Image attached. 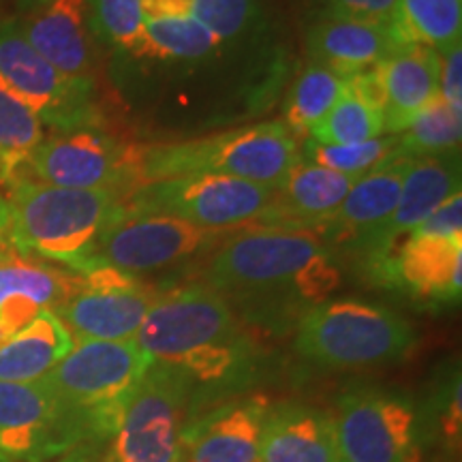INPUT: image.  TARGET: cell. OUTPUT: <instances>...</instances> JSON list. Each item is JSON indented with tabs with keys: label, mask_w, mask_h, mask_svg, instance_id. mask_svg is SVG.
<instances>
[{
	"label": "cell",
	"mask_w": 462,
	"mask_h": 462,
	"mask_svg": "<svg viewBox=\"0 0 462 462\" xmlns=\"http://www.w3.org/2000/svg\"><path fill=\"white\" fill-rule=\"evenodd\" d=\"M133 340L150 360L189 381L195 413L236 396L257 377L251 334L231 304L208 285L161 293Z\"/></svg>",
	"instance_id": "cell-1"
},
{
	"label": "cell",
	"mask_w": 462,
	"mask_h": 462,
	"mask_svg": "<svg viewBox=\"0 0 462 462\" xmlns=\"http://www.w3.org/2000/svg\"><path fill=\"white\" fill-rule=\"evenodd\" d=\"M338 282L330 246L306 229L242 231L218 248L206 270L208 287L262 321L302 319Z\"/></svg>",
	"instance_id": "cell-2"
},
{
	"label": "cell",
	"mask_w": 462,
	"mask_h": 462,
	"mask_svg": "<svg viewBox=\"0 0 462 462\" xmlns=\"http://www.w3.org/2000/svg\"><path fill=\"white\" fill-rule=\"evenodd\" d=\"M9 187V238L15 251L58 262L75 274L126 199L112 189H62L31 178H15Z\"/></svg>",
	"instance_id": "cell-3"
},
{
	"label": "cell",
	"mask_w": 462,
	"mask_h": 462,
	"mask_svg": "<svg viewBox=\"0 0 462 462\" xmlns=\"http://www.w3.org/2000/svg\"><path fill=\"white\" fill-rule=\"evenodd\" d=\"M298 135L285 123H259L199 140L133 146L137 187L189 173H217L279 189L300 163Z\"/></svg>",
	"instance_id": "cell-4"
},
{
	"label": "cell",
	"mask_w": 462,
	"mask_h": 462,
	"mask_svg": "<svg viewBox=\"0 0 462 462\" xmlns=\"http://www.w3.org/2000/svg\"><path fill=\"white\" fill-rule=\"evenodd\" d=\"M150 362L135 340H75L43 381L71 409L88 443L107 441Z\"/></svg>",
	"instance_id": "cell-5"
},
{
	"label": "cell",
	"mask_w": 462,
	"mask_h": 462,
	"mask_svg": "<svg viewBox=\"0 0 462 462\" xmlns=\"http://www.w3.org/2000/svg\"><path fill=\"white\" fill-rule=\"evenodd\" d=\"M418 343L411 323L383 306L343 298L306 310L296 351L326 368H366L402 360Z\"/></svg>",
	"instance_id": "cell-6"
},
{
	"label": "cell",
	"mask_w": 462,
	"mask_h": 462,
	"mask_svg": "<svg viewBox=\"0 0 462 462\" xmlns=\"http://www.w3.org/2000/svg\"><path fill=\"white\" fill-rule=\"evenodd\" d=\"M195 415L189 381L150 362L114 432L109 462H184V432Z\"/></svg>",
	"instance_id": "cell-7"
},
{
	"label": "cell",
	"mask_w": 462,
	"mask_h": 462,
	"mask_svg": "<svg viewBox=\"0 0 462 462\" xmlns=\"http://www.w3.org/2000/svg\"><path fill=\"white\" fill-rule=\"evenodd\" d=\"M274 195L276 189L240 178L189 173L142 184L131 190L125 208L140 215L180 218L199 229L223 234L225 229L259 221Z\"/></svg>",
	"instance_id": "cell-8"
},
{
	"label": "cell",
	"mask_w": 462,
	"mask_h": 462,
	"mask_svg": "<svg viewBox=\"0 0 462 462\" xmlns=\"http://www.w3.org/2000/svg\"><path fill=\"white\" fill-rule=\"evenodd\" d=\"M0 78L56 131L88 129L99 123L95 84L62 75L26 42L17 20L0 22Z\"/></svg>",
	"instance_id": "cell-9"
},
{
	"label": "cell",
	"mask_w": 462,
	"mask_h": 462,
	"mask_svg": "<svg viewBox=\"0 0 462 462\" xmlns=\"http://www.w3.org/2000/svg\"><path fill=\"white\" fill-rule=\"evenodd\" d=\"M217 238V231L199 229L180 218L140 215L123 206L101 234L79 274L101 265L131 276L157 273L195 257Z\"/></svg>",
	"instance_id": "cell-10"
},
{
	"label": "cell",
	"mask_w": 462,
	"mask_h": 462,
	"mask_svg": "<svg viewBox=\"0 0 462 462\" xmlns=\"http://www.w3.org/2000/svg\"><path fill=\"white\" fill-rule=\"evenodd\" d=\"M332 420L343 462H420V413L409 398L349 392Z\"/></svg>",
	"instance_id": "cell-11"
},
{
	"label": "cell",
	"mask_w": 462,
	"mask_h": 462,
	"mask_svg": "<svg viewBox=\"0 0 462 462\" xmlns=\"http://www.w3.org/2000/svg\"><path fill=\"white\" fill-rule=\"evenodd\" d=\"M88 443L78 418L43 379L0 381V454L11 462H45Z\"/></svg>",
	"instance_id": "cell-12"
},
{
	"label": "cell",
	"mask_w": 462,
	"mask_h": 462,
	"mask_svg": "<svg viewBox=\"0 0 462 462\" xmlns=\"http://www.w3.org/2000/svg\"><path fill=\"white\" fill-rule=\"evenodd\" d=\"M37 182L62 189H112L129 198L137 189L133 146L95 126L43 137L26 161Z\"/></svg>",
	"instance_id": "cell-13"
},
{
	"label": "cell",
	"mask_w": 462,
	"mask_h": 462,
	"mask_svg": "<svg viewBox=\"0 0 462 462\" xmlns=\"http://www.w3.org/2000/svg\"><path fill=\"white\" fill-rule=\"evenodd\" d=\"M84 285L54 313L75 340H133L140 332L159 291L120 270L92 268Z\"/></svg>",
	"instance_id": "cell-14"
},
{
	"label": "cell",
	"mask_w": 462,
	"mask_h": 462,
	"mask_svg": "<svg viewBox=\"0 0 462 462\" xmlns=\"http://www.w3.org/2000/svg\"><path fill=\"white\" fill-rule=\"evenodd\" d=\"M273 402L242 394L201 409L184 432V462H259V443Z\"/></svg>",
	"instance_id": "cell-15"
},
{
	"label": "cell",
	"mask_w": 462,
	"mask_h": 462,
	"mask_svg": "<svg viewBox=\"0 0 462 462\" xmlns=\"http://www.w3.org/2000/svg\"><path fill=\"white\" fill-rule=\"evenodd\" d=\"M413 159L411 154L398 152L357 178L343 204L321 231H326L334 242L360 248L368 255L381 229L388 225L392 212L396 210L402 182L411 170Z\"/></svg>",
	"instance_id": "cell-16"
},
{
	"label": "cell",
	"mask_w": 462,
	"mask_h": 462,
	"mask_svg": "<svg viewBox=\"0 0 462 462\" xmlns=\"http://www.w3.org/2000/svg\"><path fill=\"white\" fill-rule=\"evenodd\" d=\"M454 195H460L458 152L415 157L402 182L396 210L374 240L368 259H373L377 268L388 262L401 240L407 238L420 223H424Z\"/></svg>",
	"instance_id": "cell-17"
},
{
	"label": "cell",
	"mask_w": 462,
	"mask_h": 462,
	"mask_svg": "<svg viewBox=\"0 0 462 462\" xmlns=\"http://www.w3.org/2000/svg\"><path fill=\"white\" fill-rule=\"evenodd\" d=\"M17 24L32 50L51 67L71 79L95 84L88 0H50Z\"/></svg>",
	"instance_id": "cell-18"
},
{
	"label": "cell",
	"mask_w": 462,
	"mask_h": 462,
	"mask_svg": "<svg viewBox=\"0 0 462 462\" xmlns=\"http://www.w3.org/2000/svg\"><path fill=\"white\" fill-rule=\"evenodd\" d=\"M84 285L82 274L31 259L0 262V343L20 332L42 310L60 309Z\"/></svg>",
	"instance_id": "cell-19"
},
{
	"label": "cell",
	"mask_w": 462,
	"mask_h": 462,
	"mask_svg": "<svg viewBox=\"0 0 462 462\" xmlns=\"http://www.w3.org/2000/svg\"><path fill=\"white\" fill-rule=\"evenodd\" d=\"M415 298L458 302L462 291V238L409 234L396 255L379 265Z\"/></svg>",
	"instance_id": "cell-20"
},
{
	"label": "cell",
	"mask_w": 462,
	"mask_h": 462,
	"mask_svg": "<svg viewBox=\"0 0 462 462\" xmlns=\"http://www.w3.org/2000/svg\"><path fill=\"white\" fill-rule=\"evenodd\" d=\"M357 178L313 163H298L276 189L259 223L268 227L321 231L334 217Z\"/></svg>",
	"instance_id": "cell-21"
},
{
	"label": "cell",
	"mask_w": 462,
	"mask_h": 462,
	"mask_svg": "<svg viewBox=\"0 0 462 462\" xmlns=\"http://www.w3.org/2000/svg\"><path fill=\"white\" fill-rule=\"evenodd\" d=\"M409 45L394 24L323 17L309 32V51L315 62L345 78L379 67L398 48Z\"/></svg>",
	"instance_id": "cell-22"
},
{
	"label": "cell",
	"mask_w": 462,
	"mask_h": 462,
	"mask_svg": "<svg viewBox=\"0 0 462 462\" xmlns=\"http://www.w3.org/2000/svg\"><path fill=\"white\" fill-rule=\"evenodd\" d=\"M385 92L383 131L401 135L421 109L439 99L441 54L429 45L409 43L379 65Z\"/></svg>",
	"instance_id": "cell-23"
},
{
	"label": "cell",
	"mask_w": 462,
	"mask_h": 462,
	"mask_svg": "<svg viewBox=\"0 0 462 462\" xmlns=\"http://www.w3.org/2000/svg\"><path fill=\"white\" fill-rule=\"evenodd\" d=\"M259 462H343L330 413L300 402L270 409Z\"/></svg>",
	"instance_id": "cell-24"
},
{
	"label": "cell",
	"mask_w": 462,
	"mask_h": 462,
	"mask_svg": "<svg viewBox=\"0 0 462 462\" xmlns=\"http://www.w3.org/2000/svg\"><path fill=\"white\" fill-rule=\"evenodd\" d=\"M73 349V337L54 310H42L20 332L0 343V381L43 379Z\"/></svg>",
	"instance_id": "cell-25"
},
{
	"label": "cell",
	"mask_w": 462,
	"mask_h": 462,
	"mask_svg": "<svg viewBox=\"0 0 462 462\" xmlns=\"http://www.w3.org/2000/svg\"><path fill=\"white\" fill-rule=\"evenodd\" d=\"M43 140V123L0 78V184H11Z\"/></svg>",
	"instance_id": "cell-26"
},
{
	"label": "cell",
	"mask_w": 462,
	"mask_h": 462,
	"mask_svg": "<svg viewBox=\"0 0 462 462\" xmlns=\"http://www.w3.org/2000/svg\"><path fill=\"white\" fill-rule=\"evenodd\" d=\"M396 26L407 43L429 45L443 56L460 45L462 0H398Z\"/></svg>",
	"instance_id": "cell-27"
},
{
	"label": "cell",
	"mask_w": 462,
	"mask_h": 462,
	"mask_svg": "<svg viewBox=\"0 0 462 462\" xmlns=\"http://www.w3.org/2000/svg\"><path fill=\"white\" fill-rule=\"evenodd\" d=\"M346 86H349V78L313 60L300 73L298 82L289 95L285 125L296 135L309 133L337 106L340 97L345 95Z\"/></svg>",
	"instance_id": "cell-28"
},
{
	"label": "cell",
	"mask_w": 462,
	"mask_h": 462,
	"mask_svg": "<svg viewBox=\"0 0 462 462\" xmlns=\"http://www.w3.org/2000/svg\"><path fill=\"white\" fill-rule=\"evenodd\" d=\"M146 58L161 60H198L217 50L221 43L193 15L146 20Z\"/></svg>",
	"instance_id": "cell-29"
},
{
	"label": "cell",
	"mask_w": 462,
	"mask_h": 462,
	"mask_svg": "<svg viewBox=\"0 0 462 462\" xmlns=\"http://www.w3.org/2000/svg\"><path fill=\"white\" fill-rule=\"evenodd\" d=\"M310 140L319 143H357L383 135V112L357 97L351 86L319 125H315Z\"/></svg>",
	"instance_id": "cell-30"
},
{
	"label": "cell",
	"mask_w": 462,
	"mask_h": 462,
	"mask_svg": "<svg viewBox=\"0 0 462 462\" xmlns=\"http://www.w3.org/2000/svg\"><path fill=\"white\" fill-rule=\"evenodd\" d=\"M462 112H456L439 97L429 107L415 116L413 123L402 131L401 150L411 157L458 152L462 137Z\"/></svg>",
	"instance_id": "cell-31"
},
{
	"label": "cell",
	"mask_w": 462,
	"mask_h": 462,
	"mask_svg": "<svg viewBox=\"0 0 462 462\" xmlns=\"http://www.w3.org/2000/svg\"><path fill=\"white\" fill-rule=\"evenodd\" d=\"M398 152H402L398 135L357 143H319L315 140L304 143V157L309 163L356 178H362Z\"/></svg>",
	"instance_id": "cell-32"
},
{
	"label": "cell",
	"mask_w": 462,
	"mask_h": 462,
	"mask_svg": "<svg viewBox=\"0 0 462 462\" xmlns=\"http://www.w3.org/2000/svg\"><path fill=\"white\" fill-rule=\"evenodd\" d=\"M95 32L109 45L137 58H146V20L140 0H90Z\"/></svg>",
	"instance_id": "cell-33"
},
{
	"label": "cell",
	"mask_w": 462,
	"mask_h": 462,
	"mask_svg": "<svg viewBox=\"0 0 462 462\" xmlns=\"http://www.w3.org/2000/svg\"><path fill=\"white\" fill-rule=\"evenodd\" d=\"M255 11V0H193L190 15L204 24L218 42L245 31Z\"/></svg>",
	"instance_id": "cell-34"
},
{
	"label": "cell",
	"mask_w": 462,
	"mask_h": 462,
	"mask_svg": "<svg viewBox=\"0 0 462 462\" xmlns=\"http://www.w3.org/2000/svg\"><path fill=\"white\" fill-rule=\"evenodd\" d=\"M328 17L394 24L398 20V0H326Z\"/></svg>",
	"instance_id": "cell-35"
},
{
	"label": "cell",
	"mask_w": 462,
	"mask_h": 462,
	"mask_svg": "<svg viewBox=\"0 0 462 462\" xmlns=\"http://www.w3.org/2000/svg\"><path fill=\"white\" fill-rule=\"evenodd\" d=\"M411 234L439 236V238H462V198L454 195L441 208L420 223Z\"/></svg>",
	"instance_id": "cell-36"
},
{
	"label": "cell",
	"mask_w": 462,
	"mask_h": 462,
	"mask_svg": "<svg viewBox=\"0 0 462 462\" xmlns=\"http://www.w3.org/2000/svg\"><path fill=\"white\" fill-rule=\"evenodd\" d=\"M439 97L456 112H462V45H456L441 56Z\"/></svg>",
	"instance_id": "cell-37"
},
{
	"label": "cell",
	"mask_w": 462,
	"mask_h": 462,
	"mask_svg": "<svg viewBox=\"0 0 462 462\" xmlns=\"http://www.w3.org/2000/svg\"><path fill=\"white\" fill-rule=\"evenodd\" d=\"M143 20H161V17L190 15L193 0H140Z\"/></svg>",
	"instance_id": "cell-38"
},
{
	"label": "cell",
	"mask_w": 462,
	"mask_h": 462,
	"mask_svg": "<svg viewBox=\"0 0 462 462\" xmlns=\"http://www.w3.org/2000/svg\"><path fill=\"white\" fill-rule=\"evenodd\" d=\"M9 204L7 199L0 198V262L15 255V248L9 238Z\"/></svg>",
	"instance_id": "cell-39"
},
{
	"label": "cell",
	"mask_w": 462,
	"mask_h": 462,
	"mask_svg": "<svg viewBox=\"0 0 462 462\" xmlns=\"http://www.w3.org/2000/svg\"><path fill=\"white\" fill-rule=\"evenodd\" d=\"M17 7L24 9V11H34L39 7H43V5H48L50 0H15Z\"/></svg>",
	"instance_id": "cell-40"
},
{
	"label": "cell",
	"mask_w": 462,
	"mask_h": 462,
	"mask_svg": "<svg viewBox=\"0 0 462 462\" xmlns=\"http://www.w3.org/2000/svg\"><path fill=\"white\" fill-rule=\"evenodd\" d=\"M0 462H11V460L7 458V456H3V454H0Z\"/></svg>",
	"instance_id": "cell-41"
}]
</instances>
